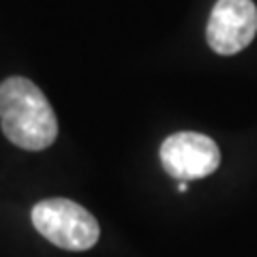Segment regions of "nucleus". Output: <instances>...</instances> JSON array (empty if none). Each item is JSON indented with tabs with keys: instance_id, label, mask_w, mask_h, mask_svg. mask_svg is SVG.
<instances>
[{
	"instance_id": "1",
	"label": "nucleus",
	"mask_w": 257,
	"mask_h": 257,
	"mask_svg": "<svg viewBox=\"0 0 257 257\" xmlns=\"http://www.w3.org/2000/svg\"><path fill=\"white\" fill-rule=\"evenodd\" d=\"M0 126L7 140L28 152L50 148L58 135L50 101L26 77H9L0 84Z\"/></svg>"
},
{
	"instance_id": "2",
	"label": "nucleus",
	"mask_w": 257,
	"mask_h": 257,
	"mask_svg": "<svg viewBox=\"0 0 257 257\" xmlns=\"http://www.w3.org/2000/svg\"><path fill=\"white\" fill-rule=\"evenodd\" d=\"M30 216L39 234L64 251H88L99 240L96 219L71 199H43L32 208Z\"/></svg>"
},
{
	"instance_id": "4",
	"label": "nucleus",
	"mask_w": 257,
	"mask_h": 257,
	"mask_svg": "<svg viewBox=\"0 0 257 257\" xmlns=\"http://www.w3.org/2000/svg\"><path fill=\"white\" fill-rule=\"evenodd\" d=\"M257 35V7L253 0H216L208 20L206 39L216 54L242 52Z\"/></svg>"
},
{
	"instance_id": "3",
	"label": "nucleus",
	"mask_w": 257,
	"mask_h": 257,
	"mask_svg": "<svg viewBox=\"0 0 257 257\" xmlns=\"http://www.w3.org/2000/svg\"><path fill=\"white\" fill-rule=\"evenodd\" d=\"M163 170L180 182L210 176L221 163V150L208 135L180 131L170 135L159 150Z\"/></svg>"
},
{
	"instance_id": "5",
	"label": "nucleus",
	"mask_w": 257,
	"mask_h": 257,
	"mask_svg": "<svg viewBox=\"0 0 257 257\" xmlns=\"http://www.w3.org/2000/svg\"><path fill=\"white\" fill-rule=\"evenodd\" d=\"M187 189H189V187H187V182H180V184H178V191H180V193H184Z\"/></svg>"
}]
</instances>
